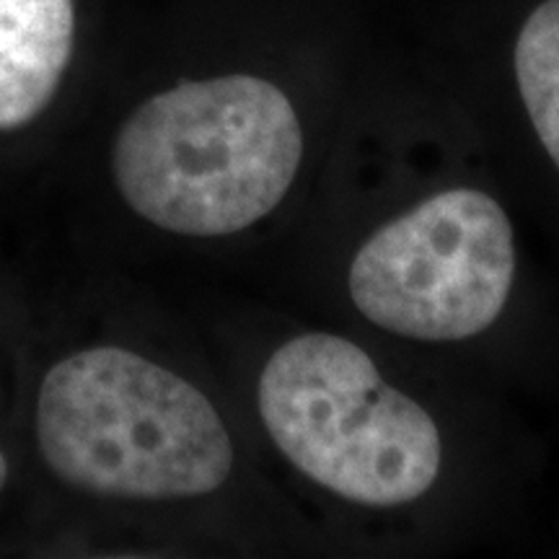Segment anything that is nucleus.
Returning <instances> with one entry per match:
<instances>
[{"mask_svg": "<svg viewBox=\"0 0 559 559\" xmlns=\"http://www.w3.org/2000/svg\"><path fill=\"white\" fill-rule=\"evenodd\" d=\"M75 45L73 0H0V130L50 107Z\"/></svg>", "mask_w": 559, "mask_h": 559, "instance_id": "nucleus-5", "label": "nucleus"}, {"mask_svg": "<svg viewBox=\"0 0 559 559\" xmlns=\"http://www.w3.org/2000/svg\"><path fill=\"white\" fill-rule=\"evenodd\" d=\"M243 342L241 417L321 555H443L487 539L498 391L272 298Z\"/></svg>", "mask_w": 559, "mask_h": 559, "instance_id": "nucleus-1", "label": "nucleus"}, {"mask_svg": "<svg viewBox=\"0 0 559 559\" xmlns=\"http://www.w3.org/2000/svg\"><path fill=\"white\" fill-rule=\"evenodd\" d=\"M342 122L267 73L187 79L124 117L109 177L132 218L171 239L247 243L264 267L304 221Z\"/></svg>", "mask_w": 559, "mask_h": 559, "instance_id": "nucleus-3", "label": "nucleus"}, {"mask_svg": "<svg viewBox=\"0 0 559 559\" xmlns=\"http://www.w3.org/2000/svg\"><path fill=\"white\" fill-rule=\"evenodd\" d=\"M510 70L528 135L559 177V0H544L523 19Z\"/></svg>", "mask_w": 559, "mask_h": 559, "instance_id": "nucleus-6", "label": "nucleus"}, {"mask_svg": "<svg viewBox=\"0 0 559 559\" xmlns=\"http://www.w3.org/2000/svg\"><path fill=\"white\" fill-rule=\"evenodd\" d=\"M5 479H9V461L0 453V489L5 487Z\"/></svg>", "mask_w": 559, "mask_h": 559, "instance_id": "nucleus-7", "label": "nucleus"}, {"mask_svg": "<svg viewBox=\"0 0 559 559\" xmlns=\"http://www.w3.org/2000/svg\"><path fill=\"white\" fill-rule=\"evenodd\" d=\"M37 440L55 477L91 498L194 506L243 492L300 521L264 469L243 417H230L169 362L128 345L83 347L47 370Z\"/></svg>", "mask_w": 559, "mask_h": 559, "instance_id": "nucleus-4", "label": "nucleus"}, {"mask_svg": "<svg viewBox=\"0 0 559 559\" xmlns=\"http://www.w3.org/2000/svg\"><path fill=\"white\" fill-rule=\"evenodd\" d=\"M264 280L277 304L498 391L523 243L477 124L342 122Z\"/></svg>", "mask_w": 559, "mask_h": 559, "instance_id": "nucleus-2", "label": "nucleus"}]
</instances>
